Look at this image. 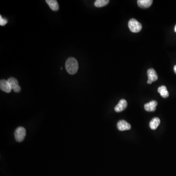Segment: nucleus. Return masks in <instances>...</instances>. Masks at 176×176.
Listing matches in <instances>:
<instances>
[{
  "mask_svg": "<svg viewBox=\"0 0 176 176\" xmlns=\"http://www.w3.org/2000/svg\"><path fill=\"white\" fill-rule=\"evenodd\" d=\"M160 122V119L158 118H153L150 122L149 126L150 127L151 129H152V130H155L159 126Z\"/></svg>",
  "mask_w": 176,
  "mask_h": 176,
  "instance_id": "obj_12",
  "label": "nucleus"
},
{
  "mask_svg": "<svg viewBox=\"0 0 176 176\" xmlns=\"http://www.w3.org/2000/svg\"><path fill=\"white\" fill-rule=\"evenodd\" d=\"M147 75L148 77V80L152 82L157 80L158 78L157 73L153 68H149L147 71Z\"/></svg>",
  "mask_w": 176,
  "mask_h": 176,
  "instance_id": "obj_9",
  "label": "nucleus"
},
{
  "mask_svg": "<svg viewBox=\"0 0 176 176\" xmlns=\"http://www.w3.org/2000/svg\"><path fill=\"white\" fill-rule=\"evenodd\" d=\"M8 81L9 82L11 88L15 93H19L20 92L21 87L18 85V80L14 78H10L8 79Z\"/></svg>",
  "mask_w": 176,
  "mask_h": 176,
  "instance_id": "obj_4",
  "label": "nucleus"
},
{
  "mask_svg": "<svg viewBox=\"0 0 176 176\" xmlns=\"http://www.w3.org/2000/svg\"><path fill=\"white\" fill-rule=\"evenodd\" d=\"M7 23H8V21L7 19L3 18L1 15L0 16V25L2 26H4L7 24Z\"/></svg>",
  "mask_w": 176,
  "mask_h": 176,
  "instance_id": "obj_15",
  "label": "nucleus"
},
{
  "mask_svg": "<svg viewBox=\"0 0 176 176\" xmlns=\"http://www.w3.org/2000/svg\"><path fill=\"white\" fill-rule=\"evenodd\" d=\"M175 29V32H176V26H175V29Z\"/></svg>",
  "mask_w": 176,
  "mask_h": 176,
  "instance_id": "obj_17",
  "label": "nucleus"
},
{
  "mask_svg": "<svg viewBox=\"0 0 176 176\" xmlns=\"http://www.w3.org/2000/svg\"><path fill=\"white\" fill-rule=\"evenodd\" d=\"M128 27L132 33H138L142 29V25L135 19H131L128 23Z\"/></svg>",
  "mask_w": 176,
  "mask_h": 176,
  "instance_id": "obj_2",
  "label": "nucleus"
},
{
  "mask_svg": "<svg viewBox=\"0 0 176 176\" xmlns=\"http://www.w3.org/2000/svg\"><path fill=\"white\" fill-rule=\"evenodd\" d=\"M26 135V130L24 127H18L15 131V138L18 142H21L24 140Z\"/></svg>",
  "mask_w": 176,
  "mask_h": 176,
  "instance_id": "obj_3",
  "label": "nucleus"
},
{
  "mask_svg": "<svg viewBox=\"0 0 176 176\" xmlns=\"http://www.w3.org/2000/svg\"><path fill=\"white\" fill-rule=\"evenodd\" d=\"M67 71L69 74H74L78 69V63L74 57H70L68 59L65 65Z\"/></svg>",
  "mask_w": 176,
  "mask_h": 176,
  "instance_id": "obj_1",
  "label": "nucleus"
},
{
  "mask_svg": "<svg viewBox=\"0 0 176 176\" xmlns=\"http://www.w3.org/2000/svg\"><path fill=\"white\" fill-rule=\"evenodd\" d=\"M158 91L163 98H167L169 97V93L167 91V88L165 86L163 85L159 87Z\"/></svg>",
  "mask_w": 176,
  "mask_h": 176,
  "instance_id": "obj_13",
  "label": "nucleus"
},
{
  "mask_svg": "<svg viewBox=\"0 0 176 176\" xmlns=\"http://www.w3.org/2000/svg\"><path fill=\"white\" fill-rule=\"evenodd\" d=\"M47 3L48 4L49 8L53 11H57L59 9V5L57 1L55 0H46Z\"/></svg>",
  "mask_w": 176,
  "mask_h": 176,
  "instance_id": "obj_11",
  "label": "nucleus"
},
{
  "mask_svg": "<svg viewBox=\"0 0 176 176\" xmlns=\"http://www.w3.org/2000/svg\"><path fill=\"white\" fill-rule=\"evenodd\" d=\"M117 127H118V129L121 131L129 130L131 128V125L124 120H121L118 121V124H117Z\"/></svg>",
  "mask_w": 176,
  "mask_h": 176,
  "instance_id": "obj_6",
  "label": "nucleus"
},
{
  "mask_svg": "<svg viewBox=\"0 0 176 176\" xmlns=\"http://www.w3.org/2000/svg\"><path fill=\"white\" fill-rule=\"evenodd\" d=\"M109 3V0H97L94 3V6L97 8H101L108 5Z\"/></svg>",
  "mask_w": 176,
  "mask_h": 176,
  "instance_id": "obj_14",
  "label": "nucleus"
},
{
  "mask_svg": "<svg viewBox=\"0 0 176 176\" xmlns=\"http://www.w3.org/2000/svg\"><path fill=\"white\" fill-rule=\"evenodd\" d=\"M174 71L175 73L176 74V65H175L174 67Z\"/></svg>",
  "mask_w": 176,
  "mask_h": 176,
  "instance_id": "obj_16",
  "label": "nucleus"
},
{
  "mask_svg": "<svg viewBox=\"0 0 176 176\" xmlns=\"http://www.w3.org/2000/svg\"><path fill=\"white\" fill-rule=\"evenodd\" d=\"M0 88L3 92L9 93L11 92L12 88L10 86V84L8 80H1L0 81Z\"/></svg>",
  "mask_w": 176,
  "mask_h": 176,
  "instance_id": "obj_5",
  "label": "nucleus"
},
{
  "mask_svg": "<svg viewBox=\"0 0 176 176\" xmlns=\"http://www.w3.org/2000/svg\"><path fill=\"white\" fill-rule=\"evenodd\" d=\"M152 0H138V5L141 8H148L153 3Z\"/></svg>",
  "mask_w": 176,
  "mask_h": 176,
  "instance_id": "obj_10",
  "label": "nucleus"
},
{
  "mask_svg": "<svg viewBox=\"0 0 176 176\" xmlns=\"http://www.w3.org/2000/svg\"><path fill=\"white\" fill-rule=\"evenodd\" d=\"M127 106V102L125 99H121L119 101L117 105L115 107L114 110L116 112L119 113L123 111Z\"/></svg>",
  "mask_w": 176,
  "mask_h": 176,
  "instance_id": "obj_7",
  "label": "nucleus"
},
{
  "mask_svg": "<svg viewBox=\"0 0 176 176\" xmlns=\"http://www.w3.org/2000/svg\"><path fill=\"white\" fill-rule=\"evenodd\" d=\"M158 103L155 100L146 103L144 105L145 110L147 112H154L156 111V106H157Z\"/></svg>",
  "mask_w": 176,
  "mask_h": 176,
  "instance_id": "obj_8",
  "label": "nucleus"
}]
</instances>
